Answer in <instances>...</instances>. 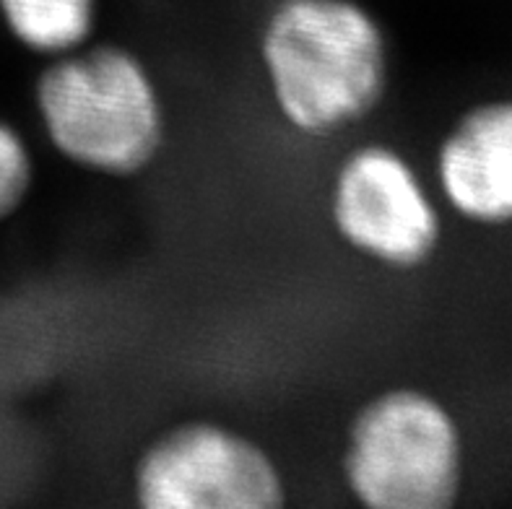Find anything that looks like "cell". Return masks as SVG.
<instances>
[{"label":"cell","mask_w":512,"mask_h":509,"mask_svg":"<svg viewBox=\"0 0 512 509\" xmlns=\"http://www.w3.org/2000/svg\"><path fill=\"white\" fill-rule=\"evenodd\" d=\"M146 509H279L286 484L258 442L211 421H185L151 442L133 471Z\"/></svg>","instance_id":"obj_4"},{"label":"cell","mask_w":512,"mask_h":509,"mask_svg":"<svg viewBox=\"0 0 512 509\" xmlns=\"http://www.w3.org/2000/svg\"><path fill=\"white\" fill-rule=\"evenodd\" d=\"M0 16L19 45L58 58L89 42L97 0H0Z\"/></svg>","instance_id":"obj_7"},{"label":"cell","mask_w":512,"mask_h":509,"mask_svg":"<svg viewBox=\"0 0 512 509\" xmlns=\"http://www.w3.org/2000/svg\"><path fill=\"white\" fill-rule=\"evenodd\" d=\"M34 102L58 154L91 172L133 177L162 151L167 125L154 78L120 45L58 55L39 73Z\"/></svg>","instance_id":"obj_2"},{"label":"cell","mask_w":512,"mask_h":509,"mask_svg":"<svg viewBox=\"0 0 512 509\" xmlns=\"http://www.w3.org/2000/svg\"><path fill=\"white\" fill-rule=\"evenodd\" d=\"M344 476L370 509L453 507L463 489L461 426L424 390H385L351 419Z\"/></svg>","instance_id":"obj_3"},{"label":"cell","mask_w":512,"mask_h":509,"mask_svg":"<svg viewBox=\"0 0 512 509\" xmlns=\"http://www.w3.org/2000/svg\"><path fill=\"white\" fill-rule=\"evenodd\" d=\"M34 182V162L29 146L8 123L0 120V221L24 206Z\"/></svg>","instance_id":"obj_8"},{"label":"cell","mask_w":512,"mask_h":509,"mask_svg":"<svg viewBox=\"0 0 512 509\" xmlns=\"http://www.w3.org/2000/svg\"><path fill=\"white\" fill-rule=\"evenodd\" d=\"M281 117L305 136H333L383 104L388 39L354 0H281L260 34Z\"/></svg>","instance_id":"obj_1"},{"label":"cell","mask_w":512,"mask_h":509,"mask_svg":"<svg viewBox=\"0 0 512 509\" xmlns=\"http://www.w3.org/2000/svg\"><path fill=\"white\" fill-rule=\"evenodd\" d=\"M331 216L346 245L396 271L422 268L442 239L422 180L403 154L380 143L351 151L338 167Z\"/></svg>","instance_id":"obj_5"},{"label":"cell","mask_w":512,"mask_h":509,"mask_svg":"<svg viewBox=\"0 0 512 509\" xmlns=\"http://www.w3.org/2000/svg\"><path fill=\"white\" fill-rule=\"evenodd\" d=\"M445 200L463 219L512 224V99H492L463 112L437 149Z\"/></svg>","instance_id":"obj_6"}]
</instances>
